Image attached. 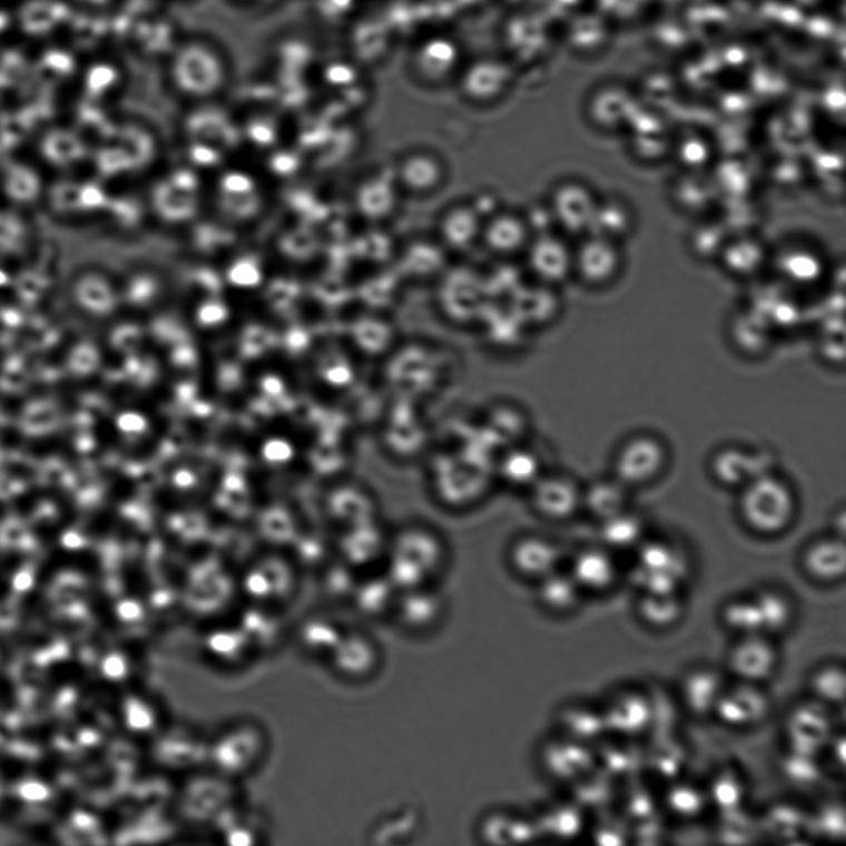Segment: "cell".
<instances>
[{"mask_svg": "<svg viewBox=\"0 0 846 846\" xmlns=\"http://www.w3.org/2000/svg\"><path fill=\"white\" fill-rule=\"evenodd\" d=\"M740 505L750 529L767 535L785 531L796 513L793 489L784 480L768 474L747 483Z\"/></svg>", "mask_w": 846, "mask_h": 846, "instance_id": "1", "label": "cell"}, {"mask_svg": "<svg viewBox=\"0 0 846 846\" xmlns=\"http://www.w3.org/2000/svg\"><path fill=\"white\" fill-rule=\"evenodd\" d=\"M837 730L835 709L808 697L787 714L784 724L786 750L822 756Z\"/></svg>", "mask_w": 846, "mask_h": 846, "instance_id": "2", "label": "cell"}, {"mask_svg": "<svg viewBox=\"0 0 846 846\" xmlns=\"http://www.w3.org/2000/svg\"><path fill=\"white\" fill-rule=\"evenodd\" d=\"M600 706L610 735L637 740L655 728L656 701L642 689H617Z\"/></svg>", "mask_w": 846, "mask_h": 846, "instance_id": "3", "label": "cell"}, {"mask_svg": "<svg viewBox=\"0 0 846 846\" xmlns=\"http://www.w3.org/2000/svg\"><path fill=\"white\" fill-rule=\"evenodd\" d=\"M505 560L513 574L537 584L563 569L564 552L552 538L541 533L525 532L515 535L505 549Z\"/></svg>", "mask_w": 846, "mask_h": 846, "instance_id": "4", "label": "cell"}, {"mask_svg": "<svg viewBox=\"0 0 846 846\" xmlns=\"http://www.w3.org/2000/svg\"><path fill=\"white\" fill-rule=\"evenodd\" d=\"M773 702L765 686L730 679L712 718L731 730H750L770 716Z\"/></svg>", "mask_w": 846, "mask_h": 846, "instance_id": "5", "label": "cell"}, {"mask_svg": "<svg viewBox=\"0 0 846 846\" xmlns=\"http://www.w3.org/2000/svg\"><path fill=\"white\" fill-rule=\"evenodd\" d=\"M781 663V653L767 634L736 639L727 656V673L741 682L766 686L771 682Z\"/></svg>", "mask_w": 846, "mask_h": 846, "instance_id": "6", "label": "cell"}, {"mask_svg": "<svg viewBox=\"0 0 846 846\" xmlns=\"http://www.w3.org/2000/svg\"><path fill=\"white\" fill-rule=\"evenodd\" d=\"M531 510L547 521H568L582 508V490L571 476L544 471L527 491Z\"/></svg>", "mask_w": 846, "mask_h": 846, "instance_id": "7", "label": "cell"}, {"mask_svg": "<svg viewBox=\"0 0 846 846\" xmlns=\"http://www.w3.org/2000/svg\"><path fill=\"white\" fill-rule=\"evenodd\" d=\"M666 463V447L658 439L636 436L621 447L614 461V478L629 489L646 485L661 474Z\"/></svg>", "mask_w": 846, "mask_h": 846, "instance_id": "8", "label": "cell"}, {"mask_svg": "<svg viewBox=\"0 0 846 846\" xmlns=\"http://www.w3.org/2000/svg\"><path fill=\"white\" fill-rule=\"evenodd\" d=\"M541 761L549 777L570 786L598 767L596 746L562 735L543 746Z\"/></svg>", "mask_w": 846, "mask_h": 846, "instance_id": "9", "label": "cell"}, {"mask_svg": "<svg viewBox=\"0 0 846 846\" xmlns=\"http://www.w3.org/2000/svg\"><path fill=\"white\" fill-rule=\"evenodd\" d=\"M599 199L584 184L569 181L558 186L552 195L549 210L554 223L571 235L590 234Z\"/></svg>", "mask_w": 846, "mask_h": 846, "instance_id": "10", "label": "cell"}, {"mask_svg": "<svg viewBox=\"0 0 846 846\" xmlns=\"http://www.w3.org/2000/svg\"><path fill=\"white\" fill-rule=\"evenodd\" d=\"M618 242L587 235L574 249V273L589 285L600 287L618 277L622 255Z\"/></svg>", "mask_w": 846, "mask_h": 846, "instance_id": "11", "label": "cell"}, {"mask_svg": "<svg viewBox=\"0 0 846 846\" xmlns=\"http://www.w3.org/2000/svg\"><path fill=\"white\" fill-rule=\"evenodd\" d=\"M729 679L718 668L701 666L690 669L679 685L682 706L691 717L712 718Z\"/></svg>", "mask_w": 846, "mask_h": 846, "instance_id": "12", "label": "cell"}, {"mask_svg": "<svg viewBox=\"0 0 846 846\" xmlns=\"http://www.w3.org/2000/svg\"><path fill=\"white\" fill-rule=\"evenodd\" d=\"M388 555L399 557L420 568L432 579L445 562V549L441 540L424 527H406L390 538Z\"/></svg>", "mask_w": 846, "mask_h": 846, "instance_id": "13", "label": "cell"}, {"mask_svg": "<svg viewBox=\"0 0 846 846\" xmlns=\"http://www.w3.org/2000/svg\"><path fill=\"white\" fill-rule=\"evenodd\" d=\"M529 266L537 279L555 285L574 274V249L567 242L551 234H542L527 247Z\"/></svg>", "mask_w": 846, "mask_h": 846, "instance_id": "14", "label": "cell"}, {"mask_svg": "<svg viewBox=\"0 0 846 846\" xmlns=\"http://www.w3.org/2000/svg\"><path fill=\"white\" fill-rule=\"evenodd\" d=\"M444 612V599L425 586L400 592L392 614L403 629L423 632L435 628Z\"/></svg>", "mask_w": 846, "mask_h": 846, "instance_id": "15", "label": "cell"}, {"mask_svg": "<svg viewBox=\"0 0 846 846\" xmlns=\"http://www.w3.org/2000/svg\"><path fill=\"white\" fill-rule=\"evenodd\" d=\"M568 573L584 594H606L619 578V570L610 554L599 548L581 549L570 560Z\"/></svg>", "mask_w": 846, "mask_h": 846, "instance_id": "16", "label": "cell"}, {"mask_svg": "<svg viewBox=\"0 0 846 846\" xmlns=\"http://www.w3.org/2000/svg\"><path fill=\"white\" fill-rule=\"evenodd\" d=\"M557 724L559 735L591 746L609 735L601 706L594 702L574 701L560 708Z\"/></svg>", "mask_w": 846, "mask_h": 846, "instance_id": "17", "label": "cell"}, {"mask_svg": "<svg viewBox=\"0 0 846 846\" xmlns=\"http://www.w3.org/2000/svg\"><path fill=\"white\" fill-rule=\"evenodd\" d=\"M380 658L376 642L364 632L343 634L337 643L336 665L340 672L350 679L371 677L378 668Z\"/></svg>", "mask_w": 846, "mask_h": 846, "instance_id": "18", "label": "cell"}, {"mask_svg": "<svg viewBox=\"0 0 846 846\" xmlns=\"http://www.w3.org/2000/svg\"><path fill=\"white\" fill-rule=\"evenodd\" d=\"M530 225L513 214H498L483 224L481 239L493 253L512 256L530 245Z\"/></svg>", "mask_w": 846, "mask_h": 846, "instance_id": "19", "label": "cell"}, {"mask_svg": "<svg viewBox=\"0 0 846 846\" xmlns=\"http://www.w3.org/2000/svg\"><path fill=\"white\" fill-rule=\"evenodd\" d=\"M597 745L598 766L614 779L632 777L645 767V752L633 739L609 734Z\"/></svg>", "mask_w": 846, "mask_h": 846, "instance_id": "20", "label": "cell"}, {"mask_svg": "<svg viewBox=\"0 0 846 846\" xmlns=\"http://www.w3.org/2000/svg\"><path fill=\"white\" fill-rule=\"evenodd\" d=\"M807 576L824 584L839 581L846 573V549L842 538L813 543L801 559Z\"/></svg>", "mask_w": 846, "mask_h": 846, "instance_id": "21", "label": "cell"}, {"mask_svg": "<svg viewBox=\"0 0 846 846\" xmlns=\"http://www.w3.org/2000/svg\"><path fill=\"white\" fill-rule=\"evenodd\" d=\"M535 586L538 603L555 617L576 612L586 596L564 569L555 571Z\"/></svg>", "mask_w": 846, "mask_h": 846, "instance_id": "22", "label": "cell"}, {"mask_svg": "<svg viewBox=\"0 0 846 846\" xmlns=\"http://www.w3.org/2000/svg\"><path fill=\"white\" fill-rule=\"evenodd\" d=\"M445 170L441 160L425 151L406 156L399 168V185L414 194H430L442 185Z\"/></svg>", "mask_w": 846, "mask_h": 846, "instance_id": "23", "label": "cell"}, {"mask_svg": "<svg viewBox=\"0 0 846 846\" xmlns=\"http://www.w3.org/2000/svg\"><path fill=\"white\" fill-rule=\"evenodd\" d=\"M442 239L455 250H465L481 239L483 223L475 207L456 206L450 208L441 222Z\"/></svg>", "mask_w": 846, "mask_h": 846, "instance_id": "24", "label": "cell"}, {"mask_svg": "<svg viewBox=\"0 0 846 846\" xmlns=\"http://www.w3.org/2000/svg\"><path fill=\"white\" fill-rule=\"evenodd\" d=\"M358 213L371 219L382 222L397 208L399 190L394 181L383 177H373L361 183L356 193Z\"/></svg>", "mask_w": 846, "mask_h": 846, "instance_id": "25", "label": "cell"}, {"mask_svg": "<svg viewBox=\"0 0 846 846\" xmlns=\"http://www.w3.org/2000/svg\"><path fill=\"white\" fill-rule=\"evenodd\" d=\"M543 463L533 449L518 446L510 447L508 452L499 459V476L508 483L510 488L529 491L538 478L545 470Z\"/></svg>", "mask_w": 846, "mask_h": 846, "instance_id": "26", "label": "cell"}, {"mask_svg": "<svg viewBox=\"0 0 846 846\" xmlns=\"http://www.w3.org/2000/svg\"><path fill=\"white\" fill-rule=\"evenodd\" d=\"M628 504L629 488L617 478L598 481L582 491V508L602 522L624 512Z\"/></svg>", "mask_w": 846, "mask_h": 846, "instance_id": "27", "label": "cell"}, {"mask_svg": "<svg viewBox=\"0 0 846 846\" xmlns=\"http://www.w3.org/2000/svg\"><path fill=\"white\" fill-rule=\"evenodd\" d=\"M400 591L386 574L358 579L354 599L360 613L368 618H382L392 613Z\"/></svg>", "mask_w": 846, "mask_h": 846, "instance_id": "28", "label": "cell"}, {"mask_svg": "<svg viewBox=\"0 0 846 846\" xmlns=\"http://www.w3.org/2000/svg\"><path fill=\"white\" fill-rule=\"evenodd\" d=\"M636 612L648 628L663 631L675 628L683 619L686 606L679 594H641Z\"/></svg>", "mask_w": 846, "mask_h": 846, "instance_id": "29", "label": "cell"}, {"mask_svg": "<svg viewBox=\"0 0 846 846\" xmlns=\"http://www.w3.org/2000/svg\"><path fill=\"white\" fill-rule=\"evenodd\" d=\"M509 83V73L501 66L481 63L465 75L463 91L471 101L486 104L498 100L508 90Z\"/></svg>", "mask_w": 846, "mask_h": 846, "instance_id": "30", "label": "cell"}, {"mask_svg": "<svg viewBox=\"0 0 846 846\" xmlns=\"http://www.w3.org/2000/svg\"><path fill=\"white\" fill-rule=\"evenodd\" d=\"M752 597L761 613L765 634L775 639L776 636L789 630L796 614L793 600L775 589L757 590L752 592Z\"/></svg>", "mask_w": 846, "mask_h": 846, "instance_id": "31", "label": "cell"}, {"mask_svg": "<svg viewBox=\"0 0 846 846\" xmlns=\"http://www.w3.org/2000/svg\"><path fill=\"white\" fill-rule=\"evenodd\" d=\"M632 228L633 215L629 205L618 197H610L608 200H599L589 235L606 237L620 244L630 235Z\"/></svg>", "mask_w": 846, "mask_h": 846, "instance_id": "32", "label": "cell"}, {"mask_svg": "<svg viewBox=\"0 0 846 846\" xmlns=\"http://www.w3.org/2000/svg\"><path fill=\"white\" fill-rule=\"evenodd\" d=\"M757 456L742 449L728 447L721 450L712 461L714 474L729 486H746L760 474Z\"/></svg>", "mask_w": 846, "mask_h": 846, "instance_id": "33", "label": "cell"}, {"mask_svg": "<svg viewBox=\"0 0 846 846\" xmlns=\"http://www.w3.org/2000/svg\"><path fill=\"white\" fill-rule=\"evenodd\" d=\"M720 619L724 628L731 632L735 639L765 634L761 613L752 594L736 597L725 602L720 610Z\"/></svg>", "mask_w": 846, "mask_h": 846, "instance_id": "34", "label": "cell"}, {"mask_svg": "<svg viewBox=\"0 0 846 846\" xmlns=\"http://www.w3.org/2000/svg\"><path fill=\"white\" fill-rule=\"evenodd\" d=\"M809 696L833 709L843 708L846 696V676L843 666L828 663L813 670L808 679Z\"/></svg>", "mask_w": 846, "mask_h": 846, "instance_id": "35", "label": "cell"}, {"mask_svg": "<svg viewBox=\"0 0 846 846\" xmlns=\"http://www.w3.org/2000/svg\"><path fill=\"white\" fill-rule=\"evenodd\" d=\"M571 786L574 787V804L581 809L608 808L617 796L614 778L599 766Z\"/></svg>", "mask_w": 846, "mask_h": 846, "instance_id": "36", "label": "cell"}, {"mask_svg": "<svg viewBox=\"0 0 846 846\" xmlns=\"http://www.w3.org/2000/svg\"><path fill=\"white\" fill-rule=\"evenodd\" d=\"M665 805L673 816L680 819H695L709 804L707 790L696 784L677 781L667 789Z\"/></svg>", "mask_w": 846, "mask_h": 846, "instance_id": "37", "label": "cell"}, {"mask_svg": "<svg viewBox=\"0 0 846 846\" xmlns=\"http://www.w3.org/2000/svg\"><path fill=\"white\" fill-rule=\"evenodd\" d=\"M708 798L722 813L740 809L747 796V784L744 777L732 768H724L707 789Z\"/></svg>", "mask_w": 846, "mask_h": 846, "instance_id": "38", "label": "cell"}, {"mask_svg": "<svg viewBox=\"0 0 846 846\" xmlns=\"http://www.w3.org/2000/svg\"><path fill=\"white\" fill-rule=\"evenodd\" d=\"M822 756L786 750L779 761L781 773L790 784L797 787H815L822 783L826 768Z\"/></svg>", "mask_w": 846, "mask_h": 846, "instance_id": "39", "label": "cell"}, {"mask_svg": "<svg viewBox=\"0 0 846 846\" xmlns=\"http://www.w3.org/2000/svg\"><path fill=\"white\" fill-rule=\"evenodd\" d=\"M686 747L673 738L656 740L650 755L645 754V766L659 778L675 779L682 774L687 763Z\"/></svg>", "mask_w": 846, "mask_h": 846, "instance_id": "40", "label": "cell"}, {"mask_svg": "<svg viewBox=\"0 0 846 846\" xmlns=\"http://www.w3.org/2000/svg\"><path fill=\"white\" fill-rule=\"evenodd\" d=\"M809 816L795 805L781 804L768 810L765 826L777 838H795L810 832Z\"/></svg>", "mask_w": 846, "mask_h": 846, "instance_id": "41", "label": "cell"}, {"mask_svg": "<svg viewBox=\"0 0 846 846\" xmlns=\"http://www.w3.org/2000/svg\"><path fill=\"white\" fill-rule=\"evenodd\" d=\"M810 833L828 840H838L845 835V810L837 801H828L809 816Z\"/></svg>", "mask_w": 846, "mask_h": 846, "instance_id": "42", "label": "cell"}, {"mask_svg": "<svg viewBox=\"0 0 846 846\" xmlns=\"http://www.w3.org/2000/svg\"><path fill=\"white\" fill-rule=\"evenodd\" d=\"M602 523L606 542L620 549L633 545L642 534L639 518L626 511Z\"/></svg>", "mask_w": 846, "mask_h": 846, "instance_id": "43", "label": "cell"}, {"mask_svg": "<svg viewBox=\"0 0 846 846\" xmlns=\"http://www.w3.org/2000/svg\"><path fill=\"white\" fill-rule=\"evenodd\" d=\"M581 808L573 805H559L548 809L542 820V827H548V833L560 838L576 837L582 827Z\"/></svg>", "mask_w": 846, "mask_h": 846, "instance_id": "44", "label": "cell"}, {"mask_svg": "<svg viewBox=\"0 0 846 846\" xmlns=\"http://www.w3.org/2000/svg\"><path fill=\"white\" fill-rule=\"evenodd\" d=\"M626 818L636 822H642L653 818L657 808V801L651 793L643 785H633L628 789V795L623 796Z\"/></svg>", "mask_w": 846, "mask_h": 846, "instance_id": "45", "label": "cell"}, {"mask_svg": "<svg viewBox=\"0 0 846 846\" xmlns=\"http://www.w3.org/2000/svg\"><path fill=\"white\" fill-rule=\"evenodd\" d=\"M599 837L598 843L601 839H607V844H622L626 842V837H629L628 829H626L623 822L614 819V817H608L602 819L596 832Z\"/></svg>", "mask_w": 846, "mask_h": 846, "instance_id": "46", "label": "cell"}, {"mask_svg": "<svg viewBox=\"0 0 846 846\" xmlns=\"http://www.w3.org/2000/svg\"><path fill=\"white\" fill-rule=\"evenodd\" d=\"M824 754H828L830 761L835 768H840L844 773L845 766V734L838 731L834 734L827 750Z\"/></svg>", "mask_w": 846, "mask_h": 846, "instance_id": "47", "label": "cell"}]
</instances>
